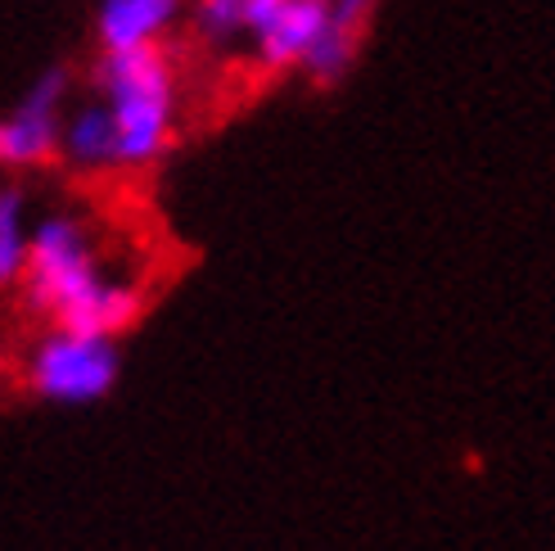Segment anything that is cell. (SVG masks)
<instances>
[{
    "label": "cell",
    "instance_id": "1",
    "mask_svg": "<svg viewBox=\"0 0 555 551\" xmlns=\"http://www.w3.org/2000/svg\"><path fill=\"white\" fill-rule=\"evenodd\" d=\"M27 308L41 312L50 325L87 330V335H122L145 308V290L127 276L104 271L100 244L77 213L60 208L33 222L23 267Z\"/></svg>",
    "mask_w": 555,
    "mask_h": 551
},
{
    "label": "cell",
    "instance_id": "2",
    "mask_svg": "<svg viewBox=\"0 0 555 551\" xmlns=\"http://www.w3.org/2000/svg\"><path fill=\"white\" fill-rule=\"evenodd\" d=\"M95 95L118 127V168L145 172L172 150L181 123V73L168 46L100 50L91 68Z\"/></svg>",
    "mask_w": 555,
    "mask_h": 551
},
{
    "label": "cell",
    "instance_id": "3",
    "mask_svg": "<svg viewBox=\"0 0 555 551\" xmlns=\"http://www.w3.org/2000/svg\"><path fill=\"white\" fill-rule=\"evenodd\" d=\"M27 389L60 407H91L114 394L122 375V348L114 335H87V330L54 325L27 353Z\"/></svg>",
    "mask_w": 555,
    "mask_h": 551
},
{
    "label": "cell",
    "instance_id": "4",
    "mask_svg": "<svg viewBox=\"0 0 555 551\" xmlns=\"http://www.w3.org/2000/svg\"><path fill=\"white\" fill-rule=\"evenodd\" d=\"M68 104H73V73L64 64L41 68L14 100L10 114H0V168L27 172L60 158V118Z\"/></svg>",
    "mask_w": 555,
    "mask_h": 551
},
{
    "label": "cell",
    "instance_id": "5",
    "mask_svg": "<svg viewBox=\"0 0 555 551\" xmlns=\"http://www.w3.org/2000/svg\"><path fill=\"white\" fill-rule=\"evenodd\" d=\"M325 27H330V0H294V5L275 10L262 23L248 27L244 54L267 77L298 73V64L308 60V50L317 46Z\"/></svg>",
    "mask_w": 555,
    "mask_h": 551
},
{
    "label": "cell",
    "instance_id": "6",
    "mask_svg": "<svg viewBox=\"0 0 555 551\" xmlns=\"http://www.w3.org/2000/svg\"><path fill=\"white\" fill-rule=\"evenodd\" d=\"M190 0H95L91 33L100 50L168 46L185 27Z\"/></svg>",
    "mask_w": 555,
    "mask_h": 551
},
{
    "label": "cell",
    "instance_id": "7",
    "mask_svg": "<svg viewBox=\"0 0 555 551\" xmlns=\"http://www.w3.org/2000/svg\"><path fill=\"white\" fill-rule=\"evenodd\" d=\"M60 163L81 177H100L118 168V127L100 95L73 100L60 118Z\"/></svg>",
    "mask_w": 555,
    "mask_h": 551
},
{
    "label": "cell",
    "instance_id": "8",
    "mask_svg": "<svg viewBox=\"0 0 555 551\" xmlns=\"http://www.w3.org/2000/svg\"><path fill=\"white\" fill-rule=\"evenodd\" d=\"M248 14H254V0H190L185 27L199 50L235 54L248 41Z\"/></svg>",
    "mask_w": 555,
    "mask_h": 551
},
{
    "label": "cell",
    "instance_id": "9",
    "mask_svg": "<svg viewBox=\"0 0 555 551\" xmlns=\"http://www.w3.org/2000/svg\"><path fill=\"white\" fill-rule=\"evenodd\" d=\"M33 244V217L18 185H0V285H18Z\"/></svg>",
    "mask_w": 555,
    "mask_h": 551
},
{
    "label": "cell",
    "instance_id": "10",
    "mask_svg": "<svg viewBox=\"0 0 555 551\" xmlns=\"http://www.w3.org/2000/svg\"><path fill=\"white\" fill-rule=\"evenodd\" d=\"M357 50H362V33L330 23L325 33L317 37V46L308 50V60L298 64V73L308 77L312 87H339V81L352 73V64H357Z\"/></svg>",
    "mask_w": 555,
    "mask_h": 551
},
{
    "label": "cell",
    "instance_id": "11",
    "mask_svg": "<svg viewBox=\"0 0 555 551\" xmlns=\"http://www.w3.org/2000/svg\"><path fill=\"white\" fill-rule=\"evenodd\" d=\"M379 10V0H330V23H339V27H352V33H362L366 37V27H371V14Z\"/></svg>",
    "mask_w": 555,
    "mask_h": 551
}]
</instances>
